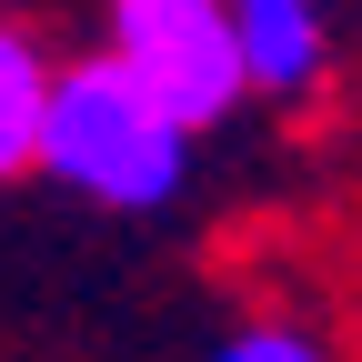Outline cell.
Wrapping results in <instances>:
<instances>
[{
    "label": "cell",
    "mask_w": 362,
    "mask_h": 362,
    "mask_svg": "<svg viewBox=\"0 0 362 362\" xmlns=\"http://www.w3.org/2000/svg\"><path fill=\"white\" fill-rule=\"evenodd\" d=\"M211 362H332V342L302 332V322H282V312H262V322H242Z\"/></svg>",
    "instance_id": "5"
},
{
    "label": "cell",
    "mask_w": 362,
    "mask_h": 362,
    "mask_svg": "<svg viewBox=\"0 0 362 362\" xmlns=\"http://www.w3.org/2000/svg\"><path fill=\"white\" fill-rule=\"evenodd\" d=\"M40 90H51V51H40V30L0 21V181H21V171H30Z\"/></svg>",
    "instance_id": "4"
},
{
    "label": "cell",
    "mask_w": 362,
    "mask_h": 362,
    "mask_svg": "<svg viewBox=\"0 0 362 362\" xmlns=\"http://www.w3.org/2000/svg\"><path fill=\"white\" fill-rule=\"evenodd\" d=\"M30 171L61 181L90 211H161L181 181H192V131H181L111 51H90V61H51Z\"/></svg>",
    "instance_id": "1"
},
{
    "label": "cell",
    "mask_w": 362,
    "mask_h": 362,
    "mask_svg": "<svg viewBox=\"0 0 362 362\" xmlns=\"http://www.w3.org/2000/svg\"><path fill=\"white\" fill-rule=\"evenodd\" d=\"M101 51L151 90V101L192 131H221L252 81H242V51H232V0H111L101 21Z\"/></svg>",
    "instance_id": "2"
},
{
    "label": "cell",
    "mask_w": 362,
    "mask_h": 362,
    "mask_svg": "<svg viewBox=\"0 0 362 362\" xmlns=\"http://www.w3.org/2000/svg\"><path fill=\"white\" fill-rule=\"evenodd\" d=\"M232 51L252 90L312 101L332 71V0H232Z\"/></svg>",
    "instance_id": "3"
}]
</instances>
